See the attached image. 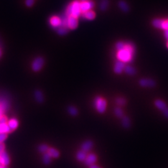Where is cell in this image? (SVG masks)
<instances>
[{
  "label": "cell",
  "instance_id": "cell-15",
  "mask_svg": "<svg viewBox=\"0 0 168 168\" xmlns=\"http://www.w3.org/2000/svg\"><path fill=\"white\" fill-rule=\"evenodd\" d=\"M93 146V143L92 141H90V140L85 141L82 143V144L81 149L87 153L92 148Z\"/></svg>",
  "mask_w": 168,
  "mask_h": 168
},
{
  "label": "cell",
  "instance_id": "cell-7",
  "mask_svg": "<svg viewBox=\"0 0 168 168\" xmlns=\"http://www.w3.org/2000/svg\"><path fill=\"white\" fill-rule=\"evenodd\" d=\"M49 24L54 28H58L62 26L63 21L58 16H53L49 19Z\"/></svg>",
  "mask_w": 168,
  "mask_h": 168
},
{
  "label": "cell",
  "instance_id": "cell-34",
  "mask_svg": "<svg viewBox=\"0 0 168 168\" xmlns=\"http://www.w3.org/2000/svg\"><path fill=\"white\" fill-rule=\"evenodd\" d=\"M162 114H163V115L165 116V117L166 118L168 119V108H167V109L166 110H165V111H164L162 112Z\"/></svg>",
  "mask_w": 168,
  "mask_h": 168
},
{
  "label": "cell",
  "instance_id": "cell-6",
  "mask_svg": "<svg viewBox=\"0 0 168 168\" xmlns=\"http://www.w3.org/2000/svg\"><path fill=\"white\" fill-rule=\"evenodd\" d=\"M153 24L155 28L165 30V31L168 29V19H154L153 21Z\"/></svg>",
  "mask_w": 168,
  "mask_h": 168
},
{
  "label": "cell",
  "instance_id": "cell-13",
  "mask_svg": "<svg viewBox=\"0 0 168 168\" xmlns=\"http://www.w3.org/2000/svg\"><path fill=\"white\" fill-rule=\"evenodd\" d=\"M82 16L83 18L85 19L89 20V21H92L95 18L96 13H95V12L92 9V10H88L87 11H85V12H83V13L82 14Z\"/></svg>",
  "mask_w": 168,
  "mask_h": 168
},
{
  "label": "cell",
  "instance_id": "cell-23",
  "mask_svg": "<svg viewBox=\"0 0 168 168\" xmlns=\"http://www.w3.org/2000/svg\"><path fill=\"white\" fill-rule=\"evenodd\" d=\"M114 113L116 117L119 118H122L124 117V113L121 108L116 107L114 110Z\"/></svg>",
  "mask_w": 168,
  "mask_h": 168
},
{
  "label": "cell",
  "instance_id": "cell-18",
  "mask_svg": "<svg viewBox=\"0 0 168 168\" xmlns=\"http://www.w3.org/2000/svg\"><path fill=\"white\" fill-rule=\"evenodd\" d=\"M122 124L123 127L126 129L130 128L131 126V121L129 117H127V116H124V117L122 118Z\"/></svg>",
  "mask_w": 168,
  "mask_h": 168
},
{
  "label": "cell",
  "instance_id": "cell-24",
  "mask_svg": "<svg viewBox=\"0 0 168 168\" xmlns=\"http://www.w3.org/2000/svg\"><path fill=\"white\" fill-rule=\"evenodd\" d=\"M51 158L52 157L50 156L48 153L47 152L46 153H44V154H43V157H42L43 162H44L45 165H49L51 161Z\"/></svg>",
  "mask_w": 168,
  "mask_h": 168
},
{
  "label": "cell",
  "instance_id": "cell-10",
  "mask_svg": "<svg viewBox=\"0 0 168 168\" xmlns=\"http://www.w3.org/2000/svg\"><path fill=\"white\" fill-rule=\"evenodd\" d=\"M97 161V156L95 154L90 153L87 155L85 160L84 161L85 165L87 166H90L92 165H94Z\"/></svg>",
  "mask_w": 168,
  "mask_h": 168
},
{
  "label": "cell",
  "instance_id": "cell-33",
  "mask_svg": "<svg viewBox=\"0 0 168 168\" xmlns=\"http://www.w3.org/2000/svg\"><path fill=\"white\" fill-rule=\"evenodd\" d=\"M5 145L3 143H0V154L5 151Z\"/></svg>",
  "mask_w": 168,
  "mask_h": 168
},
{
  "label": "cell",
  "instance_id": "cell-21",
  "mask_svg": "<svg viewBox=\"0 0 168 168\" xmlns=\"http://www.w3.org/2000/svg\"><path fill=\"white\" fill-rule=\"evenodd\" d=\"M34 97H35L36 101L39 103H42L44 101V96L40 90H36L34 92Z\"/></svg>",
  "mask_w": 168,
  "mask_h": 168
},
{
  "label": "cell",
  "instance_id": "cell-39",
  "mask_svg": "<svg viewBox=\"0 0 168 168\" xmlns=\"http://www.w3.org/2000/svg\"><path fill=\"white\" fill-rule=\"evenodd\" d=\"M3 166H4V165H3V164H2V162H1V160H0V168H1Z\"/></svg>",
  "mask_w": 168,
  "mask_h": 168
},
{
  "label": "cell",
  "instance_id": "cell-30",
  "mask_svg": "<svg viewBox=\"0 0 168 168\" xmlns=\"http://www.w3.org/2000/svg\"><path fill=\"white\" fill-rule=\"evenodd\" d=\"M124 44H125V43L123 42H118L117 44H116V46H115L116 49H117V50L123 49L124 46Z\"/></svg>",
  "mask_w": 168,
  "mask_h": 168
},
{
  "label": "cell",
  "instance_id": "cell-16",
  "mask_svg": "<svg viewBox=\"0 0 168 168\" xmlns=\"http://www.w3.org/2000/svg\"><path fill=\"white\" fill-rule=\"evenodd\" d=\"M8 126H9L10 128L11 129V131L15 130L18 127L19 122L17 119L11 118L8 122Z\"/></svg>",
  "mask_w": 168,
  "mask_h": 168
},
{
  "label": "cell",
  "instance_id": "cell-11",
  "mask_svg": "<svg viewBox=\"0 0 168 168\" xmlns=\"http://www.w3.org/2000/svg\"><path fill=\"white\" fill-rule=\"evenodd\" d=\"M124 67H125L124 63L120 61H118L117 62H116L113 68L114 72L117 74H120L124 71Z\"/></svg>",
  "mask_w": 168,
  "mask_h": 168
},
{
  "label": "cell",
  "instance_id": "cell-25",
  "mask_svg": "<svg viewBox=\"0 0 168 168\" xmlns=\"http://www.w3.org/2000/svg\"><path fill=\"white\" fill-rule=\"evenodd\" d=\"M49 149V147L48 146V145H47L46 144H41L39 146L38 148V150L39 151L42 153H46L47 151H48V150Z\"/></svg>",
  "mask_w": 168,
  "mask_h": 168
},
{
  "label": "cell",
  "instance_id": "cell-8",
  "mask_svg": "<svg viewBox=\"0 0 168 168\" xmlns=\"http://www.w3.org/2000/svg\"><path fill=\"white\" fill-rule=\"evenodd\" d=\"M139 85L142 87L153 88L156 85V82L151 79L143 78L139 80Z\"/></svg>",
  "mask_w": 168,
  "mask_h": 168
},
{
  "label": "cell",
  "instance_id": "cell-40",
  "mask_svg": "<svg viewBox=\"0 0 168 168\" xmlns=\"http://www.w3.org/2000/svg\"><path fill=\"white\" fill-rule=\"evenodd\" d=\"M80 1H90V0H79Z\"/></svg>",
  "mask_w": 168,
  "mask_h": 168
},
{
  "label": "cell",
  "instance_id": "cell-2",
  "mask_svg": "<svg viewBox=\"0 0 168 168\" xmlns=\"http://www.w3.org/2000/svg\"><path fill=\"white\" fill-rule=\"evenodd\" d=\"M66 16H74L77 18L82 15L79 0H74L68 5L66 8Z\"/></svg>",
  "mask_w": 168,
  "mask_h": 168
},
{
  "label": "cell",
  "instance_id": "cell-9",
  "mask_svg": "<svg viewBox=\"0 0 168 168\" xmlns=\"http://www.w3.org/2000/svg\"><path fill=\"white\" fill-rule=\"evenodd\" d=\"M94 6H95V4L93 1H92V0H90V1H80V6L82 14L85 11L92 10Z\"/></svg>",
  "mask_w": 168,
  "mask_h": 168
},
{
  "label": "cell",
  "instance_id": "cell-42",
  "mask_svg": "<svg viewBox=\"0 0 168 168\" xmlns=\"http://www.w3.org/2000/svg\"><path fill=\"white\" fill-rule=\"evenodd\" d=\"M1 168H7V167L5 166H3Z\"/></svg>",
  "mask_w": 168,
  "mask_h": 168
},
{
  "label": "cell",
  "instance_id": "cell-41",
  "mask_svg": "<svg viewBox=\"0 0 168 168\" xmlns=\"http://www.w3.org/2000/svg\"><path fill=\"white\" fill-rule=\"evenodd\" d=\"M1 54H2V52H1V49H0V57H1Z\"/></svg>",
  "mask_w": 168,
  "mask_h": 168
},
{
  "label": "cell",
  "instance_id": "cell-32",
  "mask_svg": "<svg viewBox=\"0 0 168 168\" xmlns=\"http://www.w3.org/2000/svg\"><path fill=\"white\" fill-rule=\"evenodd\" d=\"M8 119L5 116H2V117L0 118V123H8Z\"/></svg>",
  "mask_w": 168,
  "mask_h": 168
},
{
  "label": "cell",
  "instance_id": "cell-31",
  "mask_svg": "<svg viewBox=\"0 0 168 168\" xmlns=\"http://www.w3.org/2000/svg\"><path fill=\"white\" fill-rule=\"evenodd\" d=\"M34 4V0H26L25 1V5L28 8L32 6Z\"/></svg>",
  "mask_w": 168,
  "mask_h": 168
},
{
  "label": "cell",
  "instance_id": "cell-1",
  "mask_svg": "<svg viewBox=\"0 0 168 168\" xmlns=\"http://www.w3.org/2000/svg\"><path fill=\"white\" fill-rule=\"evenodd\" d=\"M134 47L130 43H125L123 48L118 50L117 53V57L118 61L123 62H130L134 54Z\"/></svg>",
  "mask_w": 168,
  "mask_h": 168
},
{
  "label": "cell",
  "instance_id": "cell-14",
  "mask_svg": "<svg viewBox=\"0 0 168 168\" xmlns=\"http://www.w3.org/2000/svg\"><path fill=\"white\" fill-rule=\"evenodd\" d=\"M0 160H1L2 164L4 166H7L8 165H10V158L9 155H8V154L5 151L0 154Z\"/></svg>",
  "mask_w": 168,
  "mask_h": 168
},
{
  "label": "cell",
  "instance_id": "cell-27",
  "mask_svg": "<svg viewBox=\"0 0 168 168\" xmlns=\"http://www.w3.org/2000/svg\"><path fill=\"white\" fill-rule=\"evenodd\" d=\"M68 112L71 116H76L78 114V110H77V109L75 106H71L68 107Z\"/></svg>",
  "mask_w": 168,
  "mask_h": 168
},
{
  "label": "cell",
  "instance_id": "cell-35",
  "mask_svg": "<svg viewBox=\"0 0 168 168\" xmlns=\"http://www.w3.org/2000/svg\"><path fill=\"white\" fill-rule=\"evenodd\" d=\"M107 5H108V2H107V1L106 2V3H102L101 4L102 9V10H105V8H106V6H107Z\"/></svg>",
  "mask_w": 168,
  "mask_h": 168
},
{
  "label": "cell",
  "instance_id": "cell-19",
  "mask_svg": "<svg viewBox=\"0 0 168 168\" xmlns=\"http://www.w3.org/2000/svg\"><path fill=\"white\" fill-rule=\"evenodd\" d=\"M11 129L8 126V123H0V133H8L11 132Z\"/></svg>",
  "mask_w": 168,
  "mask_h": 168
},
{
  "label": "cell",
  "instance_id": "cell-38",
  "mask_svg": "<svg viewBox=\"0 0 168 168\" xmlns=\"http://www.w3.org/2000/svg\"><path fill=\"white\" fill-rule=\"evenodd\" d=\"M165 36L167 39L168 40V29L166 30V31H165Z\"/></svg>",
  "mask_w": 168,
  "mask_h": 168
},
{
  "label": "cell",
  "instance_id": "cell-12",
  "mask_svg": "<svg viewBox=\"0 0 168 168\" xmlns=\"http://www.w3.org/2000/svg\"><path fill=\"white\" fill-rule=\"evenodd\" d=\"M154 105L162 113L168 108L166 103L164 101L160 100V99H158V100L154 101Z\"/></svg>",
  "mask_w": 168,
  "mask_h": 168
},
{
  "label": "cell",
  "instance_id": "cell-20",
  "mask_svg": "<svg viewBox=\"0 0 168 168\" xmlns=\"http://www.w3.org/2000/svg\"><path fill=\"white\" fill-rule=\"evenodd\" d=\"M47 153L49 154V155L52 158H57L60 156V153L59 151H57L55 148H49Z\"/></svg>",
  "mask_w": 168,
  "mask_h": 168
},
{
  "label": "cell",
  "instance_id": "cell-36",
  "mask_svg": "<svg viewBox=\"0 0 168 168\" xmlns=\"http://www.w3.org/2000/svg\"><path fill=\"white\" fill-rule=\"evenodd\" d=\"M4 108L1 105H0V118H1L3 116V113Z\"/></svg>",
  "mask_w": 168,
  "mask_h": 168
},
{
  "label": "cell",
  "instance_id": "cell-37",
  "mask_svg": "<svg viewBox=\"0 0 168 168\" xmlns=\"http://www.w3.org/2000/svg\"><path fill=\"white\" fill-rule=\"evenodd\" d=\"M89 168H102V167H100V166H98V165H91V166H89Z\"/></svg>",
  "mask_w": 168,
  "mask_h": 168
},
{
  "label": "cell",
  "instance_id": "cell-26",
  "mask_svg": "<svg viewBox=\"0 0 168 168\" xmlns=\"http://www.w3.org/2000/svg\"><path fill=\"white\" fill-rule=\"evenodd\" d=\"M115 102L119 106H124L126 104L127 101L125 100V98H124L123 97H118L116 98Z\"/></svg>",
  "mask_w": 168,
  "mask_h": 168
},
{
  "label": "cell",
  "instance_id": "cell-43",
  "mask_svg": "<svg viewBox=\"0 0 168 168\" xmlns=\"http://www.w3.org/2000/svg\"><path fill=\"white\" fill-rule=\"evenodd\" d=\"M167 48H168V42H167Z\"/></svg>",
  "mask_w": 168,
  "mask_h": 168
},
{
  "label": "cell",
  "instance_id": "cell-29",
  "mask_svg": "<svg viewBox=\"0 0 168 168\" xmlns=\"http://www.w3.org/2000/svg\"><path fill=\"white\" fill-rule=\"evenodd\" d=\"M119 5H120V7L121 8V9L123 11H127L128 9V5H127V4L123 2V1H121V2H120L119 3Z\"/></svg>",
  "mask_w": 168,
  "mask_h": 168
},
{
  "label": "cell",
  "instance_id": "cell-5",
  "mask_svg": "<svg viewBox=\"0 0 168 168\" xmlns=\"http://www.w3.org/2000/svg\"><path fill=\"white\" fill-rule=\"evenodd\" d=\"M44 60L41 57H37L34 59L32 62L31 67L34 72H39L40 71L42 68L44 66Z\"/></svg>",
  "mask_w": 168,
  "mask_h": 168
},
{
  "label": "cell",
  "instance_id": "cell-3",
  "mask_svg": "<svg viewBox=\"0 0 168 168\" xmlns=\"http://www.w3.org/2000/svg\"><path fill=\"white\" fill-rule=\"evenodd\" d=\"M79 18L74 16H66V18L64 20L62 25L71 30H74L78 28Z\"/></svg>",
  "mask_w": 168,
  "mask_h": 168
},
{
  "label": "cell",
  "instance_id": "cell-22",
  "mask_svg": "<svg viewBox=\"0 0 168 168\" xmlns=\"http://www.w3.org/2000/svg\"><path fill=\"white\" fill-rule=\"evenodd\" d=\"M126 74L130 75H134L136 74V70L134 67H133L131 66H127L124 67V69Z\"/></svg>",
  "mask_w": 168,
  "mask_h": 168
},
{
  "label": "cell",
  "instance_id": "cell-28",
  "mask_svg": "<svg viewBox=\"0 0 168 168\" xmlns=\"http://www.w3.org/2000/svg\"><path fill=\"white\" fill-rule=\"evenodd\" d=\"M8 138L7 133H0V143H3Z\"/></svg>",
  "mask_w": 168,
  "mask_h": 168
},
{
  "label": "cell",
  "instance_id": "cell-17",
  "mask_svg": "<svg viewBox=\"0 0 168 168\" xmlns=\"http://www.w3.org/2000/svg\"><path fill=\"white\" fill-rule=\"evenodd\" d=\"M87 153L84 151H82V149L80 151H79L77 152L76 154L77 159L78 161H81V162L84 161L85 160L86 158H87Z\"/></svg>",
  "mask_w": 168,
  "mask_h": 168
},
{
  "label": "cell",
  "instance_id": "cell-4",
  "mask_svg": "<svg viewBox=\"0 0 168 168\" xmlns=\"http://www.w3.org/2000/svg\"><path fill=\"white\" fill-rule=\"evenodd\" d=\"M94 106L98 113H103L106 109V101L101 97H97L94 99Z\"/></svg>",
  "mask_w": 168,
  "mask_h": 168
}]
</instances>
